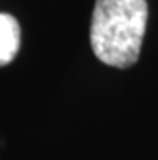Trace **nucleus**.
I'll return each mask as SVG.
<instances>
[{
  "label": "nucleus",
  "instance_id": "obj_1",
  "mask_svg": "<svg viewBox=\"0 0 158 160\" xmlns=\"http://www.w3.org/2000/svg\"><path fill=\"white\" fill-rule=\"evenodd\" d=\"M145 0H95L90 45L95 57L115 68H129L139 60L147 26Z\"/></svg>",
  "mask_w": 158,
  "mask_h": 160
},
{
  "label": "nucleus",
  "instance_id": "obj_2",
  "mask_svg": "<svg viewBox=\"0 0 158 160\" xmlns=\"http://www.w3.org/2000/svg\"><path fill=\"white\" fill-rule=\"evenodd\" d=\"M21 45V29L16 18L8 13H0V67L8 65Z\"/></svg>",
  "mask_w": 158,
  "mask_h": 160
}]
</instances>
